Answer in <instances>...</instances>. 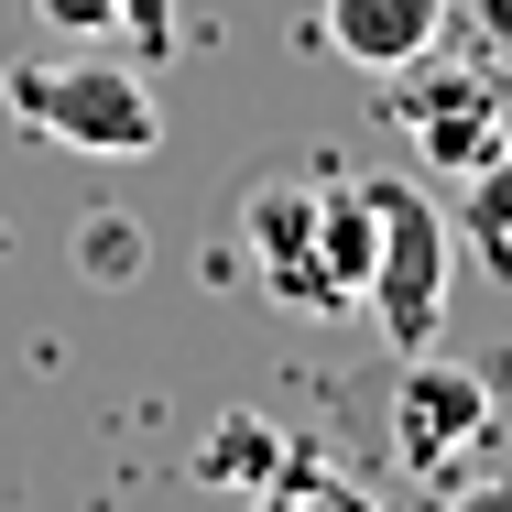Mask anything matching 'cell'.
Returning a JSON list of instances; mask_svg holds the SVG:
<instances>
[{
  "mask_svg": "<svg viewBox=\"0 0 512 512\" xmlns=\"http://www.w3.org/2000/svg\"><path fill=\"white\" fill-rule=\"evenodd\" d=\"M240 262L273 306H360L371 284V186L338 175H273L240 197Z\"/></svg>",
  "mask_w": 512,
  "mask_h": 512,
  "instance_id": "cell-1",
  "label": "cell"
},
{
  "mask_svg": "<svg viewBox=\"0 0 512 512\" xmlns=\"http://www.w3.org/2000/svg\"><path fill=\"white\" fill-rule=\"evenodd\" d=\"M0 109L55 142V153H88V164H142L164 142V109H153V77L142 55H77V66H11L0 77Z\"/></svg>",
  "mask_w": 512,
  "mask_h": 512,
  "instance_id": "cell-2",
  "label": "cell"
},
{
  "mask_svg": "<svg viewBox=\"0 0 512 512\" xmlns=\"http://www.w3.org/2000/svg\"><path fill=\"white\" fill-rule=\"evenodd\" d=\"M447 251H458V218L425 207L404 175H371V284H360V306L404 360L436 349V327H447Z\"/></svg>",
  "mask_w": 512,
  "mask_h": 512,
  "instance_id": "cell-3",
  "label": "cell"
},
{
  "mask_svg": "<svg viewBox=\"0 0 512 512\" xmlns=\"http://www.w3.org/2000/svg\"><path fill=\"white\" fill-rule=\"evenodd\" d=\"M491 436H502V393H491L480 371L414 349L404 382H393V458H404L414 480H447V469H469Z\"/></svg>",
  "mask_w": 512,
  "mask_h": 512,
  "instance_id": "cell-4",
  "label": "cell"
},
{
  "mask_svg": "<svg viewBox=\"0 0 512 512\" xmlns=\"http://www.w3.org/2000/svg\"><path fill=\"white\" fill-rule=\"evenodd\" d=\"M404 120H414V153H425V164H458V175H469V164L502 142V77H491V66H436V55H414Z\"/></svg>",
  "mask_w": 512,
  "mask_h": 512,
  "instance_id": "cell-5",
  "label": "cell"
},
{
  "mask_svg": "<svg viewBox=\"0 0 512 512\" xmlns=\"http://www.w3.org/2000/svg\"><path fill=\"white\" fill-rule=\"evenodd\" d=\"M436 33H447V0H327V44L360 77H404L414 55H436Z\"/></svg>",
  "mask_w": 512,
  "mask_h": 512,
  "instance_id": "cell-6",
  "label": "cell"
},
{
  "mask_svg": "<svg viewBox=\"0 0 512 512\" xmlns=\"http://www.w3.org/2000/svg\"><path fill=\"white\" fill-rule=\"evenodd\" d=\"M33 11H44L66 44H109V33H120L131 55H164V33H175L164 0H33Z\"/></svg>",
  "mask_w": 512,
  "mask_h": 512,
  "instance_id": "cell-7",
  "label": "cell"
},
{
  "mask_svg": "<svg viewBox=\"0 0 512 512\" xmlns=\"http://www.w3.org/2000/svg\"><path fill=\"white\" fill-rule=\"evenodd\" d=\"M458 240H480L491 262L512 251V142H491L469 164V197H458Z\"/></svg>",
  "mask_w": 512,
  "mask_h": 512,
  "instance_id": "cell-8",
  "label": "cell"
},
{
  "mask_svg": "<svg viewBox=\"0 0 512 512\" xmlns=\"http://www.w3.org/2000/svg\"><path fill=\"white\" fill-rule=\"evenodd\" d=\"M447 22L469 33V55H480L491 77H512V0H447Z\"/></svg>",
  "mask_w": 512,
  "mask_h": 512,
  "instance_id": "cell-9",
  "label": "cell"
},
{
  "mask_svg": "<svg viewBox=\"0 0 512 512\" xmlns=\"http://www.w3.org/2000/svg\"><path fill=\"white\" fill-rule=\"evenodd\" d=\"M436 512H512V480H458Z\"/></svg>",
  "mask_w": 512,
  "mask_h": 512,
  "instance_id": "cell-10",
  "label": "cell"
},
{
  "mask_svg": "<svg viewBox=\"0 0 512 512\" xmlns=\"http://www.w3.org/2000/svg\"><path fill=\"white\" fill-rule=\"evenodd\" d=\"M88 262H99V273H131V229H120V218L88 229Z\"/></svg>",
  "mask_w": 512,
  "mask_h": 512,
  "instance_id": "cell-11",
  "label": "cell"
}]
</instances>
